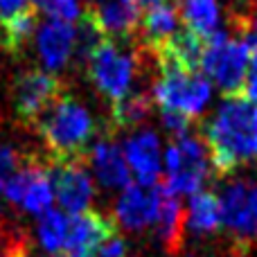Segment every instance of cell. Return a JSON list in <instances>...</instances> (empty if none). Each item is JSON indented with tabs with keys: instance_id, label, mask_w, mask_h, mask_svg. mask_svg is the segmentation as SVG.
I'll return each instance as SVG.
<instances>
[{
	"instance_id": "15",
	"label": "cell",
	"mask_w": 257,
	"mask_h": 257,
	"mask_svg": "<svg viewBox=\"0 0 257 257\" xmlns=\"http://www.w3.org/2000/svg\"><path fill=\"white\" fill-rule=\"evenodd\" d=\"M88 165L93 176L104 190H124L131 183V169L122 149L113 142V138H99L88 149Z\"/></svg>"
},
{
	"instance_id": "5",
	"label": "cell",
	"mask_w": 257,
	"mask_h": 257,
	"mask_svg": "<svg viewBox=\"0 0 257 257\" xmlns=\"http://www.w3.org/2000/svg\"><path fill=\"white\" fill-rule=\"evenodd\" d=\"M248 68L250 59L244 36H232L230 32L219 30L217 34L205 41L199 70L226 97L239 95L244 90Z\"/></svg>"
},
{
	"instance_id": "27",
	"label": "cell",
	"mask_w": 257,
	"mask_h": 257,
	"mask_svg": "<svg viewBox=\"0 0 257 257\" xmlns=\"http://www.w3.org/2000/svg\"><path fill=\"white\" fill-rule=\"evenodd\" d=\"M27 12H32V0H0V21L3 23Z\"/></svg>"
},
{
	"instance_id": "28",
	"label": "cell",
	"mask_w": 257,
	"mask_h": 257,
	"mask_svg": "<svg viewBox=\"0 0 257 257\" xmlns=\"http://www.w3.org/2000/svg\"><path fill=\"white\" fill-rule=\"evenodd\" d=\"M244 97H248L250 102L257 104V66L248 68V75H246V84H244Z\"/></svg>"
},
{
	"instance_id": "13",
	"label": "cell",
	"mask_w": 257,
	"mask_h": 257,
	"mask_svg": "<svg viewBox=\"0 0 257 257\" xmlns=\"http://www.w3.org/2000/svg\"><path fill=\"white\" fill-rule=\"evenodd\" d=\"M88 21L102 36L126 39L140 25V5L136 0H88Z\"/></svg>"
},
{
	"instance_id": "7",
	"label": "cell",
	"mask_w": 257,
	"mask_h": 257,
	"mask_svg": "<svg viewBox=\"0 0 257 257\" xmlns=\"http://www.w3.org/2000/svg\"><path fill=\"white\" fill-rule=\"evenodd\" d=\"M221 228L246 248L257 237V183L250 178H230L223 183L221 194Z\"/></svg>"
},
{
	"instance_id": "32",
	"label": "cell",
	"mask_w": 257,
	"mask_h": 257,
	"mask_svg": "<svg viewBox=\"0 0 257 257\" xmlns=\"http://www.w3.org/2000/svg\"><path fill=\"white\" fill-rule=\"evenodd\" d=\"M12 257H16V255H12Z\"/></svg>"
},
{
	"instance_id": "16",
	"label": "cell",
	"mask_w": 257,
	"mask_h": 257,
	"mask_svg": "<svg viewBox=\"0 0 257 257\" xmlns=\"http://www.w3.org/2000/svg\"><path fill=\"white\" fill-rule=\"evenodd\" d=\"M163 190V187H160ZM156 241L167 255H176L183 248V237H185V210L176 196L163 192L158 205V217L154 221Z\"/></svg>"
},
{
	"instance_id": "8",
	"label": "cell",
	"mask_w": 257,
	"mask_h": 257,
	"mask_svg": "<svg viewBox=\"0 0 257 257\" xmlns=\"http://www.w3.org/2000/svg\"><path fill=\"white\" fill-rule=\"evenodd\" d=\"M61 95L59 79L45 70H23L12 86V104L23 124H36Z\"/></svg>"
},
{
	"instance_id": "4",
	"label": "cell",
	"mask_w": 257,
	"mask_h": 257,
	"mask_svg": "<svg viewBox=\"0 0 257 257\" xmlns=\"http://www.w3.org/2000/svg\"><path fill=\"white\" fill-rule=\"evenodd\" d=\"M210 154L201 138L190 131L174 136L163 156V192L172 196H192L203 190L210 178Z\"/></svg>"
},
{
	"instance_id": "30",
	"label": "cell",
	"mask_w": 257,
	"mask_h": 257,
	"mask_svg": "<svg viewBox=\"0 0 257 257\" xmlns=\"http://www.w3.org/2000/svg\"><path fill=\"white\" fill-rule=\"evenodd\" d=\"M248 30H253L255 34H257V5H255V9H253V14H250V25H248Z\"/></svg>"
},
{
	"instance_id": "18",
	"label": "cell",
	"mask_w": 257,
	"mask_h": 257,
	"mask_svg": "<svg viewBox=\"0 0 257 257\" xmlns=\"http://www.w3.org/2000/svg\"><path fill=\"white\" fill-rule=\"evenodd\" d=\"M185 230L194 237H212L221 230V203L214 192L201 190L190 196L185 210Z\"/></svg>"
},
{
	"instance_id": "20",
	"label": "cell",
	"mask_w": 257,
	"mask_h": 257,
	"mask_svg": "<svg viewBox=\"0 0 257 257\" xmlns=\"http://www.w3.org/2000/svg\"><path fill=\"white\" fill-rule=\"evenodd\" d=\"M151 108H154V99L147 93H128L122 99L113 102L111 108V124L115 128H138L140 124H145L151 115Z\"/></svg>"
},
{
	"instance_id": "19",
	"label": "cell",
	"mask_w": 257,
	"mask_h": 257,
	"mask_svg": "<svg viewBox=\"0 0 257 257\" xmlns=\"http://www.w3.org/2000/svg\"><path fill=\"white\" fill-rule=\"evenodd\" d=\"M178 16L187 32L208 41L221 30L223 12L221 0H181L178 3Z\"/></svg>"
},
{
	"instance_id": "2",
	"label": "cell",
	"mask_w": 257,
	"mask_h": 257,
	"mask_svg": "<svg viewBox=\"0 0 257 257\" xmlns=\"http://www.w3.org/2000/svg\"><path fill=\"white\" fill-rule=\"evenodd\" d=\"M36 128L52 160H75L88 154V145L97 126L84 104L61 95L36 122Z\"/></svg>"
},
{
	"instance_id": "31",
	"label": "cell",
	"mask_w": 257,
	"mask_h": 257,
	"mask_svg": "<svg viewBox=\"0 0 257 257\" xmlns=\"http://www.w3.org/2000/svg\"><path fill=\"white\" fill-rule=\"evenodd\" d=\"M66 257H95L93 253H68Z\"/></svg>"
},
{
	"instance_id": "25",
	"label": "cell",
	"mask_w": 257,
	"mask_h": 257,
	"mask_svg": "<svg viewBox=\"0 0 257 257\" xmlns=\"http://www.w3.org/2000/svg\"><path fill=\"white\" fill-rule=\"evenodd\" d=\"M128 255V246L120 235H111L95 248V257H126Z\"/></svg>"
},
{
	"instance_id": "23",
	"label": "cell",
	"mask_w": 257,
	"mask_h": 257,
	"mask_svg": "<svg viewBox=\"0 0 257 257\" xmlns=\"http://www.w3.org/2000/svg\"><path fill=\"white\" fill-rule=\"evenodd\" d=\"M36 25H39V21H36V16L32 12L21 14V16L7 21L5 23V30H3V45L9 52H21L32 41Z\"/></svg>"
},
{
	"instance_id": "21",
	"label": "cell",
	"mask_w": 257,
	"mask_h": 257,
	"mask_svg": "<svg viewBox=\"0 0 257 257\" xmlns=\"http://www.w3.org/2000/svg\"><path fill=\"white\" fill-rule=\"evenodd\" d=\"M52 201H54L52 181H50L48 167L41 165V167L36 169V174L32 176V181L27 183L18 208L25 210V212H30V214L41 217V214H45L48 210H52Z\"/></svg>"
},
{
	"instance_id": "26",
	"label": "cell",
	"mask_w": 257,
	"mask_h": 257,
	"mask_svg": "<svg viewBox=\"0 0 257 257\" xmlns=\"http://www.w3.org/2000/svg\"><path fill=\"white\" fill-rule=\"evenodd\" d=\"M160 122H163V126L167 128L169 133H174V136L187 133L190 131V124H192L190 117L181 115V113H174V111H160Z\"/></svg>"
},
{
	"instance_id": "17",
	"label": "cell",
	"mask_w": 257,
	"mask_h": 257,
	"mask_svg": "<svg viewBox=\"0 0 257 257\" xmlns=\"http://www.w3.org/2000/svg\"><path fill=\"white\" fill-rule=\"evenodd\" d=\"M181 27V16H178V7L176 5H156V7L147 9L145 16H140V39L142 45L154 52H158L160 48L169 43L174 39V34Z\"/></svg>"
},
{
	"instance_id": "9",
	"label": "cell",
	"mask_w": 257,
	"mask_h": 257,
	"mask_svg": "<svg viewBox=\"0 0 257 257\" xmlns=\"http://www.w3.org/2000/svg\"><path fill=\"white\" fill-rule=\"evenodd\" d=\"M54 199L66 212L77 214L90 208L95 199V178L84 167V160H52L48 167Z\"/></svg>"
},
{
	"instance_id": "11",
	"label": "cell",
	"mask_w": 257,
	"mask_h": 257,
	"mask_svg": "<svg viewBox=\"0 0 257 257\" xmlns=\"http://www.w3.org/2000/svg\"><path fill=\"white\" fill-rule=\"evenodd\" d=\"M160 196H163L160 185L128 183L115 201V217H113L115 226L126 232H142L147 228H154Z\"/></svg>"
},
{
	"instance_id": "10",
	"label": "cell",
	"mask_w": 257,
	"mask_h": 257,
	"mask_svg": "<svg viewBox=\"0 0 257 257\" xmlns=\"http://www.w3.org/2000/svg\"><path fill=\"white\" fill-rule=\"evenodd\" d=\"M34 52L45 72L57 75L66 70L77 54V27L75 23L45 18L34 30Z\"/></svg>"
},
{
	"instance_id": "29",
	"label": "cell",
	"mask_w": 257,
	"mask_h": 257,
	"mask_svg": "<svg viewBox=\"0 0 257 257\" xmlns=\"http://www.w3.org/2000/svg\"><path fill=\"white\" fill-rule=\"evenodd\" d=\"M138 5H140V7H156V5H163V3H167V0H136Z\"/></svg>"
},
{
	"instance_id": "6",
	"label": "cell",
	"mask_w": 257,
	"mask_h": 257,
	"mask_svg": "<svg viewBox=\"0 0 257 257\" xmlns=\"http://www.w3.org/2000/svg\"><path fill=\"white\" fill-rule=\"evenodd\" d=\"M88 79L102 97L117 102L133 90L138 77V52L122 48L117 41L104 39L86 61Z\"/></svg>"
},
{
	"instance_id": "14",
	"label": "cell",
	"mask_w": 257,
	"mask_h": 257,
	"mask_svg": "<svg viewBox=\"0 0 257 257\" xmlns=\"http://www.w3.org/2000/svg\"><path fill=\"white\" fill-rule=\"evenodd\" d=\"M115 221L95 210H84L68 217L66 246L68 253H93L106 237L115 235Z\"/></svg>"
},
{
	"instance_id": "22",
	"label": "cell",
	"mask_w": 257,
	"mask_h": 257,
	"mask_svg": "<svg viewBox=\"0 0 257 257\" xmlns=\"http://www.w3.org/2000/svg\"><path fill=\"white\" fill-rule=\"evenodd\" d=\"M66 228H68L66 214L61 210H48L45 214H41L39 223H36L39 244L52 255L61 253L63 246H66Z\"/></svg>"
},
{
	"instance_id": "24",
	"label": "cell",
	"mask_w": 257,
	"mask_h": 257,
	"mask_svg": "<svg viewBox=\"0 0 257 257\" xmlns=\"http://www.w3.org/2000/svg\"><path fill=\"white\" fill-rule=\"evenodd\" d=\"M32 7L45 18L66 23H79L84 18V3L81 0H32Z\"/></svg>"
},
{
	"instance_id": "3",
	"label": "cell",
	"mask_w": 257,
	"mask_h": 257,
	"mask_svg": "<svg viewBox=\"0 0 257 257\" xmlns=\"http://www.w3.org/2000/svg\"><path fill=\"white\" fill-rule=\"evenodd\" d=\"M160 75L154 81L151 99L160 106V111H174L181 115L201 117L212 102V84L201 70L183 68L174 61L160 59Z\"/></svg>"
},
{
	"instance_id": "12",
	"label": "cell",
	"mask_w": 257,
	"mask_h": 257,
	"mask_svg": "<svg viewBox=\"0 0 257 257\" xmlns=\"http://www.w3.org/2000/svg\"><path fill=\"white\" fill-rule=\"evenodd\" d=\"M122 154L140 185H158V178L163 176V147L158 133L151 128L133 131L122 147Z\"/></svg>"
},
{
	"instance_id": "1",
	"label": "cell",
	"mask_w": 257,
	"mask_h": 257,
	"mask_svg": "<svg viewBox=\"0 0 257 257\" xmlns=\"http://www.w3.org/2000/svg\"><path fill=\"white\" fill-rule=\"evenodd\" d=\"M203 142L219 176L257 163V104L244 95L223 97L203 122Z\"/></svg>"
}]
</instances>
